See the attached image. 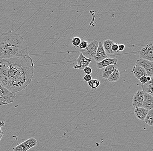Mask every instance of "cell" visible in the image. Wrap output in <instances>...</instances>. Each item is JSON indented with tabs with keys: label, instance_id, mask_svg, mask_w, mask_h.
<instances>
[{
	"label": "cell",
	"instance_id": "cb8c5ba5",
	"mask_svg": "<svg viewBox=\"0 0 153 151\" xmlns=\"http://www.w3.org/2000/svg\"><path fill=\"white\" fill-rule=\"evenodd\" d=\"M118 45L117 43H114L112 45L111 49L114 52H117L118 51Z\"/></svg>",
	"mask_w": 153,
	"mask_h": 151
},
{
	"label": "cell",
	"instance_id": "3957f363",
	"mask_svg": "<svg viewBox=\"0 0 153 151\" xmlns=\"http://www.w3.org/2000/svg\"><path fill=\"white\" fill-rule=\"evenodd\" d=\"M16 97L15 94L10 92L0 83V106L13 103Z\"/></svg>",
	"mask_w": 153,
	"mask_h": 151
},
{
	"label": "cell",
	"instance_id": "6da1fadb",
	"mask_svg": "<svg viewBox=\"0 0 153 151\" xmlns=\"http://www.w3.org/2000/svg\"><path fill=\"white\" fill-rule=\"evenodd\" d=\"M34 64L29 55L0 59V83L13 93L20 92L30 84Z\"/></svg>",
	"mask_w": 153,
	"mask_h": 151
},
{
	"label": "cell",
	"instance_id": "5bb4252c",
	"mask_svg": "<svg viewBox=\"0 0 153 151\" xmlns=\"http://www.w3.org/2000/svg\"><path fill=\"white\" fill-rule=\"evenodd\" d=\"M142 90L153 96V77H152L151 80L146 84L141 85Z\"/></svg>",
	"mask_w": 153,
	"mask_h": 151
},
{
	"label": "cell",
	"instance_id": "4dcf8cb0",
	"mask_svg": "<svg viewBox=\"0 0 153 151\" xmlns=\"http://www.w3.org/2000/svg\"><path fill=\"white\" fill-rule=\"evenodd\" d=\"M151 78H152V77H149V76H147V80H148V82H149V81H150V80H151Z\"/></svg>",
	"mask_w": 153,
	"mask_h": 151
},
{
	"label": "cell",
	"instance_id": "d6986e66",
	"mask_svg": "<svg viewBox=\"0 0 153 151\" xmlns=\"http://www.w3.org/2000/svg\"><path fill=\"white\" fill-rule=\"evenodd\" d=\"M144 121L148 126H153V109L148 111V114Z\"/></svg>",
	"mask_w": 153,
	"mask_h": 151
},
{
	"label": "cell",
	"instance_id": "83f0119b",
	"mask_svg": "<svg viewBox=\"0 0 153 151\" xmlns=\"http://www.w3.org/2000/svg\"><path fill=\"white\" fill-rule=\"evenodd\" d=\"M125 49V45L123 44L118 45V51H122Z\"/></svg>",
	"mask_w": 153,
	"mask_h": 151
},
{
	"label": "cell",
	"instance_id": "e0dca14e",
	"mask_svg": "<svg viewBox=\"0 0 153 151\" xmlns=\"http://www.w3.org/2000/svg\"><path fill=\"white\" fill-rule=\"evenodd\" d=\"M24 145L26 147L27 150H29L31 148H33L37 145L38 141L34 138H30L27 140L23 141Z\"/></svg>",
	"mask_w": 153,
	"mask_h": 151
},
{
	"label": "cell",
	"instance_id": "7a4b0ae2",
	"mask_svg": "<svg viewBox=\"0 0 153 151\" xmlns=\"http://www.w3.org/2000/svg\"><path fill=\"white\" fill-rule=\"evenodd\" d=\"M29 55L24 38L13 29L0 35V59H12Z\"/></svg>",
	"mask_w": 153,
	"mask_h": 151
},
{
	"label": "cell",
	"instance_id": "ba28073f",
	"mask_svg": "<svg viewBox=\"0 0 153 151\" xmlns=\"http://www.w3.org/2000/svg\"><path fill=\"white\" fill-rule=\"evenodd\" d=\"M107 58L108 55L104 49L103 44L101 42H99L98 48L94 57V59L96 62H100Z\"/></svg>",
	"mask_w": 153,
	"mask_h": 151
},
{
	"label": "cell",
	"instance_id": "484cf974",
	"mask_svg": "<svg viewBox=\"0 0 153 151\" xmlns=\"http://www.w3.org/2000/svg\"><path fill=\"white\" fill-rule=\"evenodd\" d=\"M147 77V76H143L140 77V83H142V84H146L148 82Z\"/></svg>",
	"mask_w": 153,
	"mask_h": 151
},
{
	"label": "cell",
	"instance_id": "8992f818",
	"mask_svg": "<svg viewBox=\"0 0 153 151\" xmlns=\"http://www.w3.org/2000/svg\"><path fill=\"white\" fill-rule=\"evenodd\" d=\"M136 65L142 67L146 71L147 75L149 77H153V62L140 58L136 62Z\"/></svg>",
	"mask_w": 153,
	"mask_h": 151
},
{
	"label": "cell",
	"instance_id": "ac0fdd59",
	"mask_svg": "<svg viewBox=\"0 0 153 151\" xmlns=\"http://www.w3.org/2000/svg\"><path fill=\"white\" fill-rule=\"evenodd\" d=\"M120 72L118 69L116 70L110 75L107 80L111 83H115L119 80Z\"/></svg>",
	"mask_w": 153,
	"mask_h": 151
},
{
	"label": "cell",
	"instance_id": "f1b7e54d",
	"mask_svg": "<svg viewBox=\"0 0 153 151\" xmlns=\"http://www.w3.org/2000/svg\"><path fill=\"white\" fill-rule=\"evenodd\" d=\"M4 135V132L1 130H0V141H1V139L2 138L3 136Z\"/></svg>",
	"mask_w": 153,
	"mask_h": 151
},
{
	"label": "cell",
	"instance_id": "4fadbf2b",
	"mask_svg": "<svg viewBox=\"0 0 153 151\" xmlns=\"http://www.w3.org/2000/svg\"><path fill=\"white\" fill-rule=\"evenodd\" d=\"M148 111L143 107L137 108L134 110V114L137 118L144 121L148 114Z\"/></svg>",
	"mask_w": 153,
	"mask_h": 151
},
{
	"label": "cell",
	"instance_id": "52a82bcc",
	"mask_svg": "<svg viewBox=\"0 0 153 151\" xmlns=\"http://www.w3.org/2000/svg\"><path fill=\"white\" fill-rule=\"evenodd\" d=\"M144 91L138 90L134 94L133 98L132 105L134 108L143 107Z\"/></svg>",
	"mask_w": 153,
	"mask_h": 151
},
{
	"label": "cell",
	"instance_id": "f546056e",
	"mask_svg": "<svg viewBox=\"0 0 153 151\" xmlns=\"http://www.w3.org/2000/svg\"><path fill=\"white\" fill-rule=\"evenodd\" d=\"M5 126L4 122L3 121H1L0 122V127L4 126Z\"/></svg>",
	"mask_w": 153,
	"mask_h": 151
},
{
	"label": "cell",
	"instance_id": "7c38bea8",
	"mask_svg": "<svg viewBox=\"0 0 153 151\" xmlns=\"http://www.w3.org/2000/svg\"><path fill=\"white\" fill-rule=\"evenodd\" d=\"M131 72L134 74L135 77L138 80H139L140 78L142 76H148L145 70L142 67L136 65L134 66Z\"/></svg>",
	"mask_w": 153,
	"mask_h": 151
},
{
	"label": "cell",
	"instance_id": "4316f807",
	"mask_svg": "<svg viewBox=\"0 0 153 151\" xmlns=\"http://www.w3.org/2000/svg\"><path fill=\"white\" fill-rule=\"evenodd\" d=\"M84 81L86 82H89L92 80V77L90 74H86L84 77Z\"/></svg>",
	"mask_w": 153,
	"mask_h": 151
},
{
	"label": "cell",
	"instance_id": "9a60e30c",
	"mask_svg": "<svg viewBox=\"0 0 153 151\" xmlns=\"http://www.w3.org/2000/svg\"><path fill=\"white\" fill-rule=\"evenodd\" d=\"M117 69V65H111L106 67L103 72V78L108 79L110 75Z\"/></svg>",
	"mask_w": 153,
	"mask_h": 151
},
{
	"label": "cell",
	"instance_id": "603a6c76",
	"mask_svg": "<svg viewBox=\"0 0 153 151\" xmlns=\"http://www.w3.org/2000/svg\"><path fill=\"white\" fill-rule=\"evenodd\" d=\"M88 45V42L87 41L84 40L81 42L80 45L79 46V47L81 48V49H85L87 48Z\"/></svg>",
	"mask_w": 153,
	"mask_h": 151
},
{
	"label": "cell",
	"instance_id": "2e32d148",
	"mask_svg": "<svg viewBox=\"0 0 153 151\" xmlns=\"http://www.w3.org/2000/svg\"><path fill=\"white\" fill-rule=\"evenodd\" d=\"M114 43V42L112 40L110 39H107L103 42V47L106 53L110 54H114V52L111 49L112 45Z\"/></svg>",
	"mask_w": 153,
	"mask_h": 151
},
{
	"label": "cell",
	"instance_id": "1f68e13d",
	"mask_svg": "<svg viewBox=\"0 0 153 151\" xmlns=\"http://www.w3.org/2000/svg\"><path fill=\"white\" fill-rule=\"evenodd\" d=\"M1 130V127H0V130Z\"/></svg>",
	"mask_w": 153,
	"mask_h": 151
},
{
	"label": "cell",
	"instance_id": "8fae6325",
	"mask_svg": "<svg viewBox=\"0 0 153 151\" xmlns=\"http://www.w3.org/2000/svg\"><path fill=\"white\" fill-rule=\"evenodd\" d=\"M143 107L148 111L153 109V96L144 92Z\"/></svg>",
	"mask_w": 153,
	"mask_h": 151
},
{
	"label": "cell",
	"instance_id": "9c48e42d",
	"mask_svg": "<svg viewBox=\"0 0 153 151\" xmlns=\"http://www.w3.org/2000/svg\"><path fill=\"white\" fill-rule=\"evenodd\" d=\"M91 61L92 60L86 58L81 53L76 60L77 65L74 66V68L83 70L86 67L88 66Z\"/></svg>",
	"mask_w": 153,
	"mask_h": 151
},
{
	"label": "cell",
	"instance_id": "277c9868",
	"mask_svg": "<svg viewBox=\"0 0 153 151\" xmlns=\"http://www.w3.org/2000/svg\"><path fill=\"white\" fill-rule=\"evenodd\" d=\"M99 42L97 40H94L88 44L87 48L85 49H81L80 52L85 57L90 59H94V57L96 54L98 48Z\"/></svg>",
	"mask_w": 153,
	"mask_h": 151
},
{
	"label": "cell",
	"instance_id": "44dd1931",
	"mask_svg": "<svg viewBox=\"0 0 153 151\" xmlns=\"http://www.w3.org/2000/svg\"><path fill=\"white\" fill-rule=\"evenodd\" d=\"M13 151H27L26 147L24 145L23 142L19 144L16 147L13 148Z\"/></svg>",
	"mask_w": 153,
	"mask_h": 151
},
{
	"label": "cell",
	"instance_id": "30bf717a",
	"mask_svg": "<svg viewBox=\"0 0 153 151\" xmlns=\"http://www.w3.org/2000/svg\"><path fill=\"white\" fill-rule=\"evenodd\" d=\"M117 59L116 58H107L100 62H96V66L98 69L105 68L111 65H116Z\"/></svg>",
	"mask_w": 153,
	"mask_h": 151
},
{
	"label": "cell",
	"instance_id": "5b68a950",
	"mask_svg": "<svg viewBox=\"0 0 153 151\" xmlns=\"http://www.w3.org/2000/svg\"><path fill=\"white\" fill-rule=\"evenodd\" d=\"M140 57L153 62V42H150L140 51Z\"/></svg>",
	"mask_w": 153,
	"mask_h": 151
},
{
	"label": "cell",
	"instance_id": "d4e9b609",
	"mask_svg": "<svg viewBox=\"0 0 153 151\" xmlns=\"http://www.w3.org/2000/svg\"><path fill=\"white\" fill-rule=\"evenodd\" d=\"M83 70L86 74H90L92 72V70L89 66L86 67L83 69Z\"/></svg>",
	"mask_w": 153,
	"mask_h": 151
},
{
	"label": "cell",
	"instance_id": "7402d4cb",
	"mask_svg": "<svg viewBox=\"0 0 153 151\" xmlns=\"http://www.w3.org/2000/svg\"><path fill=\"white\" fill-rule=\"evenodd\" d=\"M81 42L82 41H81V38L76 36V37H74V38H73L71 43L74 46L79 47Z\"/></svg>",
	"mask_w": 153,
	"mask_h": 151
},
{
	"label": "cell",
	"instance_id": "ffe728a7",
	"mask_svg": "<svg viewBox=\"0 0 153 151\" xmlns=\"http://www.w3.org/2000/svg\"><path fill=\"white\" fill-rule=\"evenodd\" d=\"M88 84L91 89H97L100 86V83L99 80L94 79L88 82Z\"/></svg>",
	"mask_w": 153,
	"mask_h": 151
}]
</instances>
